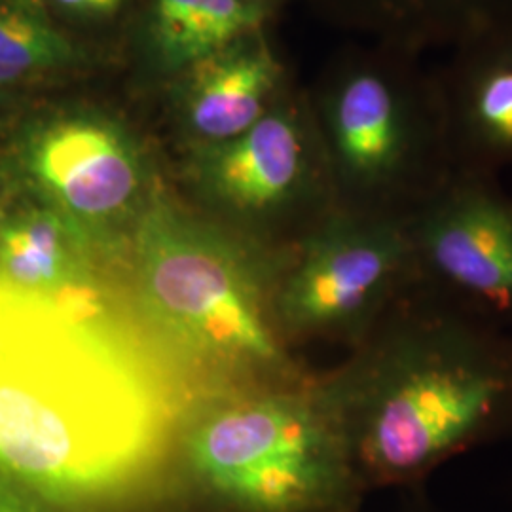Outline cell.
Masks as SVG:
<instances>
[{"mask_svg": "<svg viewBox=\"0 0 512 512\" xmlns=\"http://www.w3.org/2000/svg\"><path fill=\"white\" fill-rule=\"evenodd\" d=\"M175 401L114 329L0 277V471L101 512L160 467Z\"/></svg>", "mask_w": 512, "mask_h": 512, "instance_id": "1", "label": "cell"}, {"mask_svg": "<svg viewBox=\"0 0 512 512\" xmlns=\"http://www.w3.org/2000/svg\"><path fill=\"white\" fill-rule=\"evenodd\" d=\"M319 380L368 492L512 442V329L418 285Z\"/></svg>", "mask_w": 512, "mask_h": 512, "instance_id": "2", "label": "cell"}, {"mask_svg": "<svg viewBox=\"0 0 512 512\" xmlns=\"http://www.w3.org/2000/svg\"><path fill=\"white\" fill-rule=\"evenodd\" d=\"M291 247L202 219L152 190L129 236L135 302L188 365L251 385L306 378L275 321Z\"/></svg>", "mask_w": 512, "mask_h": 512, "instance_id": "3", "label": "cell"}, {"mask_svg": "<svg viewBox=\"0 0 512 512\" xmlns=\"http://www.w3.org/2000/svg\"><path fill=\"white\" fill-rule=\"evenodd\" d=\"M181 458L217 512H359L370 494L313 376L209 404L184 431Z\"/></svg>", "mask_w": 512, "mask_h": 512, "instance_id": "4", "label": "cell"}, {"mask_svg": "<svg viewBox=\"0 0 512 512\" xmlns=\"http://www.w3.org/2000/svg\"><path fill=\"white\" fill-rule=\"evenodd\" d=\"M391 44L353 57L319 97L338 209L406 224L458 175L437 73Z\"/></svg>", "mask_w": 512, "mask_h": 512, "instance_id": "5", "label": "cell"}, {"mask_svg": "<svg viewBox=\"0 0 512 512\" xmlns=\"http://www.w3.org/2000/svg\"><path fill=\"white\" fill-rule=\"evenodd\" d=\"M420 285L406 226L336 209L296 241L275 291V321L291 346H359Z\"/></svg>", "mask_w": 512, "mask_h": 512, "instance_id": "6", "label": "cell"}, {"mask_svg": "<svg viewBox=\"0 0 512 512\" xmlns=\"http://www.w3.org/2000/svg\"><path fill=\"white\" fill-rule=\"evenodd\" d=\"M19 162L44 205L92 239L105 262L128 258L135 220L156 188L128 126L101 110H57L23 133Z\"/></svg>", "mask_w": 512, "mask_h": 512, "instance_id": "7", "label": "cell"}, {"mask_svg": "<svg viewBox=\"0 0 512 512\" xmlns=\"http://www.w3.org/2000/svg\"><path fill=\"white\" fill-rule=\"evenodd\" d=\"M283 95L238 137L196 150L192 181L211 205L264 224L300 222L304 236L338 209L317 126Z\"/></svg>", "mask_w": 512, "mask_h": 512, "instance_id": "8", "label": "cell"}, {"mask_svg": "<svg viewBox=\"0 0 512 512\" xmlns=\"http://www.w3.org/2000/svg\"><path fill=\"white\" fill-rule=\"evenodd\" d=\"M404 226L423 289L512 329V196L497 177L458 173Z\"/></svg>", "mask_w": 512, "mask_h": 512, "instance_id": "9", "label": "cell"}, {"mask_svg": "<svg viewBox=\"0 0 512 512\" xmlns=\"http://www.w3.org/2000/svg\"><path fill=\"white\" fill-rule=\"evenodd\" d=\"M435 73L458 173L512 167V33L450 52Z\"/></svg>", "mask_w": 512, "mask_h": 512, "instance_id": "10", "label": "cell"}, {"mask_svg": "<svg viewBox=\"0 0 512 512\" xmlns=\"http://www.w3.org/2000/svg\"><path fill=\"white\" fill-rule=\"evenodd\" d=\"M181 118L200 147L230 141L281 97L285 69L262 31L239 38L183 71Z\"/></svg>", "mask_w": 512, "mask_h": 512, "instance_id": "11", "label": "cell"}, {"mask_svg": "<svg viewBox=\"0 0 512 512\" xmlns=\"http://www.w3.org/2000/svg\"><path fill=\"white\" fill-rule=\"evenodd\" d=\"M103 260L92 239L46 205L0 222V277L93 317H107L99 294Z\"/></svg>", "mask_w": 512, "mask_h": 512, "instance_id": "12", "label": "cell"}, {"mask_svg": "<svg viewBox=\"0 0 512 512\" xmlns=\"http://www.w3.org/2000/svg\"><path fill=\"white\" fill-rule=\"evenodd\" d=\"M378 42L414 54L454 52L512 33V0H340Z\"/></svg>", "mask_w": 512, "mask_h": 512, "instance_id": "13", "label": "cell"}, {"mask_svg": "<svg viewBox=\"0 0 512 512\" xmlns=\"http://www.w3.org/2000/svg\"><path fill=\"white\" fill-rule=\"evenodd\" d=\"M272 0H154L148 52L154 63L183 73L239 38L262 31Z\"/></svg>", "mask_w": 512, "mask_h": 512, "instance_id": "14", "label": "cell"}, {"mask_svg": "<svg viewBox=\"0 0 512 512\" xmlns=\"http://www.w3.org/2000/svg\"><path fill=\"white\" fill-rule=\"evenodd\" d=\"M82 61L84 54L55 27L42 0H0V65L37 76Z\"/></svg>", "mask_w": 512, "mask_h": 512, "instance_id": "15", "label": "cell"}, {"mask_svg": "<svg viewBox=\"0 0 512 512\" xmlns=\"http://www.w3.org/2000/svg\"><path fill=\"white\" fill-rule=\"evenodd\" d=\"M0 512H93L57 501L16 476L0 471Z\"/></svg>", "mask_w": 512, "mask_h": 512, "instance_id": "16", "label": "cell"}, {"mask_svg": "<svg viewBox=\"0 0 512 512\" xmlns=\"http://www.w3.org/2000/svg\"><path fill=\"white\" fill-rule=\"evenodd\" d=\"M50 2L74 18L105 19L116 16L128 0H50Z\"/></svg>", "mask_w": 512, "mask_h": 512, "instance_id": "17", "label": "cell"}, {"mask_svg": "<svg viewBox=\"0 0 512 512\" xmlns=\"http://www.w3.org/2000/svg\"><path fill=\"white\" fill-rule=\"evenodd\" d=\"M393 512H444L437 509L421 490L404 492L403 503Z\"/></svg>", "mask_w": 512, "mask_h": 512, "instance_id": "18", "label": "cell"}]
</instances>
